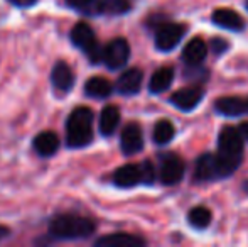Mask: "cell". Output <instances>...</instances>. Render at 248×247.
I'll return each instance as SVG.
<instances>
[{"instance_id": "7a4b0ae2", "label": "cell", "mask_w": 248, "mask_h": 247, "mask_svg": "<svg viewBox=\"0 0 248 247\" xmlns=\"http://www.w3.org/2000/svg\"><path fill=\"white\" fill-rule=\"evenodd\" d=\"M93 141V110L78 107L66 122V142L69 148H85Z\"/></svg>"}, {"instance_id": "603a6c76", "label": "cell", "mask_w": 248, "mask_h": 247, "mask_svg": "<svg viewBox=\"0 0 248 247\" xmlns=\"http://www.w3.org/2000/svg\"><path fill=\"white\" fill-rule=\"evenodd\" d=\"M132 9L128 0H100L98 2V12L105 16H122L127 14Z\"/></svg>"}, {"instance_id": "cb8c5ba5", "label": "cell", "mask_w": 248, "mask_h": 247, "mask_svg": "<svg viewBox=\"0 0 248 247\" xmlns=\"http://www.w3.org/2000/svg\"><path fill=\"white\" fill-rule=\"evenodd\" d=\"M187 220L194 229H206L211 222V212L204 207H194L187 215Z\"/></svg>"}, {"instance_id": "ac0fdd59", "label": "cell", "mask_w": 248, "mask_h": 247, "mask_svg": "<svg viewBox=\"0 0 248 247\" xmlns=\"http://www.w3.org/2000/svg\"><path fill=\"white\" fill-rule=\"evenodd\" d=\"M59 148V137L56 132L52 131H44L41 134L36 135L34 139V149L37 151V154L41 156H52Z\"/></svg>"}, {"instance_id": "2e32d148", "label": "cell", "mask_w": 248, "mask_h": 247, "mask_svg": "<svg viewBox=\"0 0 248 247\" xmlns=\"http://www.w3.org/2000/svg\"><path fill=\"white\" fill-rule=\"evenodd\" d=\"M113 183L120 188H132L140 183V168L137 165H124L113 173Z\"/></svg>"}, {"instance_id": "8992f818", "label": "cell", "mask_w": 248, "mask_h": 247, "mask_svg": "<svg viewBox=\"0 0 248 247\" xmlns=\"http://www.w3.org/2000/svg\"><path fill=\"white\" fill-rule=\"evenodd\" d=\"M128 58H130V46H128L127 39L117 37V39L110 41L103 48V58H101V61L107 65V68L120 69L127 65Z\"/></svg>"}, {"instance_id": "9a60e30c", "label": "cell", "mask_w": 248, "mask_h": 247, "mask_svg": "<svg viewBox=\"0 0 248 247\" xmlns=\"http://www.w3.org/2000/svg\"><path fill=\"white\" fill-rule=\"evenodd\" d=\"M206 54H208V46L201 37H194L184 46L183 51V61L189 66H198L204 61Z\"/></svg>"}, {"instance_id": "e0dca14e", "label": "cell", "mask_w": 248, "mask_h": 247, "mask_svg": "<svg viewBox=\"0 0 248 247\" xmlns=\"http://www.w3.org/2000/svg\"><path fill=\"white\" fill-rule=\"evenodd\" d=\"M145 241L137 235H130V234H111V235H105L100 237L96 241L98 247H140L144 246Z\"/></svg>"}, {"instance_id": "f1b7e54d", "label": "cell", "mask_w": 248, "mask_h": 247, "mask_svg": "<svg viewBox=\"0 0 248 247\" xmlns=\"http://www.w3.org/2000/svg\"><path fill=\"white\" fill-rule=\"evenodd\" d=\"M238 132H240V135H242L243 141H248V122H242V124H240Z\"/></svg>"}, {"instance_id": "ffe728a7", "label": "cell", "mask_w": 248, "mask_h": 247, "mask_svg": "<svg viewBox=\"0 0 248 247\" xmlns=\"http://www.w3.org/2000/svg\"><path fill=\"white\" fill-rule=\"evenodd\" d=\"M174 82V69L170 66H162L152 75L149 83V90L152 93H162L172 85Z\"/></svg>"}, {"instance_id": "5b68a950", "label": "cell", "mask_w": 248, "mask_h": 247, "mask_svg": "<svg viewBox=\"0 0 248 247\" xmlns=\"http://www.w3.org/2000/svg\"><path fill=\"white\" fill-rule=\"evenodd\" d=\"M186 34V26L176 22H164L157 27L155 31V48L159 51H167L174 49L177 44L181 43V39Z\"/></svg>"}, {"instance_id": "8fae6325", "label": "cell", "mask_w": 248, "mask_h": 247, "mask_svg": "<svg viewBox=\"0 0 248 247\" xmlns=\"http://www.w3.org/2000/svg\"><path fill=\"white\" fill-rule=\"evenodd\" d=\"M211 19L216 26L223 27V29H228V31L245 29V20H243V17L232 9H216L215 12H213Z\"/></svg>"}, {"instance_id": "7c38bea8", "label": "cell", "mask_w": 248, "mask_h": 247, "mask_svg": "<svg viewBox=\"0 0 248 247\" xmlns=\"http://www.w3.org/2000/svg\"><path fill=\"white\" fill-rule=\"evenodd\" d=\"M142 80H144V75H142V71L139 68L127 69V71L122 73L117 82L118 93H122V95H135V93L140 92Z\"/></svg>"}, {"instance_id": "30bf717a", "label": "cell", "mask_w": 248, "mask_h": 247, "mask_svg": "<svg viewBox=\"0 0 248 247\" xmlns=\"http://www.w3.org/2000/svg\"><path fill=\"white\" fill-rule=\"evenodd\" d=\"M51 82L58 92L66 93L73 88V85H75V73L69 68L68 63H64V61L56 63L51 73Z\"/></svg>"}, {"instance_id": "4316f807", "label": "cell", "mask_w": 248, "mask_h": 247, "mask_svg": "<svg viewBox=\"0 0 248 247\" xmlns=\"http://www.w3.org/2000/svg\"><path fill=\"white\" fill-rule=\"evenodd\" d=\"M66 2H68V5L73 7V9L83 10V9H86V7L92 5L95 0H66Z\"/></svg>"}, {"instance_id": "3957f363", "label": "cell", "mask_w": 248, "mask_h": 247, "mask_svg": "<svg viewBox=\"0 0 248 247\" xmlns=\"http://www.w3.org/2000/svg\"><path fill=\"white\" fill-rule=\"evenodd\" d=\"M95 232V224L90 218L78 215H58L51 220L49 234L56 239H83Z\"/></svg>"}, {"instance_id": "6da1fadb", "label": "cell", "mask_w": 248, "mask_h": 247, "mask_svg": "<svg viewBox=\"0 0 248 247\" xmlns=\"http://www.w3.org/2000/svg\"><path fill=\"white\" fill-rule=\"evenodd\" d=\"M215 158L219 178L230 176L236 171L243 158V139L238 129L232 125L221 129L218 135V154H215Z\"/></svg>"}, {"instance_id": "277c9868", "label": "cell", "mask_w": 248, "mask_h": 247, "mask_svg": "<svg viewBox=\"0 0 248 247\" xmlns=\"http://www.w3.org/2000/svg\"><path fill=\"white\" fill-rule=\"evenodd\" d=\"M71 41L76 48L83 49L92 63H100L103 58V48H100L93 29L86 22H78L71 31Z\"/></svg>"}, {"instance_id": "d6a6232c", "label": "cell", "mask_w": 248, "mask_h": 247, "mask_svg": "<svg viewBox=\"0 0 248 247\" xmlns=\"http://www.w3.org/2000/svg\"><path fill=\"white\" fill-rule=\"evenodd\" d=\"M247 9H248V0H247Z\"/></svg>"}, {"instance_id": "484cf974", "label": "cell", "mask_w": 248, "mask_h": 247, "mask_svg": "<svg viewBox=\"0 0 248 247\" xmlns=\"http://www.w3.org/2000/svg\"><path fill=\"white\" fill-rule=\"evenodd\" d=\"M211 49L216 54H221L228 49V43L225 39H221V37H215V39H211Z\"/></svg>"}, {"instance_id": "52a82bcc", "label": "cell", "mask_w": 248, "mask_h": 247, "mask_svg": "<svg viewBox=\"0 0 248 247\" xmlns=\"http://www.w3.org/2000/svg\"><path fill=\"white\" fill-rule=\"evenodd\" d=\"M184 161L176 154H166L160 163V181L164 185H176L184 176Z\"/></svg>"}, {"instance_id": "5bb4252c", "label": "cell", "mask_w": 248, "mask_h": 247, "mask_svg": "<svg viewBox=\"0 0 248 247\" xmlns=\"http://www.w3.org/2000/svg\"><path fill=\"white\" fill-rule=\"evenodd\" d=\"M215 109L221 115L238 117L242 114H247V100L240 97H221L215 102Z\"/></svg>"}, {"instance_id": "4fadbf2b", "label": "cell", "mask_w": 248, "mask_h": 247, "mask_svg": "<svg viewBox=\"0 0 248 247\" xmlns=\"http://www.w3.org/2000/svg\"><path fill=\"white\" fill-rule=\"evenodd\" d=\"M219 178L218 166H216L215 154H202L198 158L194 166V180L196 181H209V180Z\"/></svg>"}, {"instance_id": "9c48e42d", "label": "cell", "mask_w": 248, "mask_h": 247, "mask_svg": "<svg viewBox=\"0 0 248 247\" xmlns=\"http://www.w3.org/2000/svg\"><path fill=\"white\" fill-rule=\"evenodd\" d=\"M120 148L122 152L127 156H134L142 151L144 148V135L139 127V124H128L127 127L122 131L120 135Z\"/></svg>"}, {"instance_id": "7402d4cb", "label": "cell", "mask_w": 248, "mask_h": 247, "mask_svg": "<svg viewBox=\"0 0 248 247\" xmlns=\"http://www.w3.org/2000/svg\"><path fill=\"white\" fill-rule=\"evenodd\" d=\"M176 135V129L170 120H159L155 125H154V132H152V139L155 144L164 146L167 142H170Z\"/></svg>"}, {"instance_id": "d6986e66", "label": "cell", "mask_w": 248, "mask_h": 247, "mask_svg": "<svg viewBox=\"0 0 248 247\" xmlns=\"http://www.w3.org/2000/svg\"><path fill=\"white\" fill-rule=\"evenodd\" d=\"M120 124V109L117 105H107L100 114V132L103 135H111Z\"/></svg>"}, {"instance_id": "f546056e", "label": "cell", "mask_w": 248, "mask_h": 247, "mask_svg": "<svg viewBox=\"0 0 248 247\" xmlns=\"http://www.w3.org/2000/svg\"><path fill=\"white\" fill-rule=\"evenodd\" d=\"M7 234H9V229L3 227V225H0V241H2V239L5 237Z\"/></svg>"}, {"instance_id": "1f68e13d", "label": "cell", "mask_w": 248, "mask_h": 247, "mask_svg": "<svg viewBox=\"0 0 248 247\" xmlns=\"http://www.w3.org/2000/svg\"><path fill=\"white\" fill-rule=\"evenodd\" d=\"M247 112H248V99H247Z\"/></svg>"}, {"instance_id": "ba28073f", "label": "cell", "mask_w": 248, "mask_h": 247, "mask_svg": "<svg viewBox=\"0 0 248 247\" xmlns=\"http://www.w3.org/2000/svg\"><path fill=\"white\" fill-rule=\"evenodd\" d=\"M202 97H204V90L199 86H187V88H181L170 95V103L177 107L183 112H191L193 109L201 103Z\"/></svg>"}, {"instance_id": "44dd1931", "label": "cell", "mask_w": 248, "mask_h": 247, "mask_svg": "<svg viewBox=\"0 0 248 247\" xmlns=\"http://www.w3.org/2000/svg\"><path fill=\"white\" fill-rule=\"evenodd\" d=\"M111 90H113L111 83L103 76H93L85 85V93L92 99H107L110 97Z\"/></svg>"}, {"instance_id": "83f0119b", "label": "cell", "mask_w": 248, "mask_h": 247, "mask_svg": "<svg viewBox=\"0 0 248 247\" xmlns=\"http://www.w3.org/2000/svg\"><path fill=\"white\" fill-rule=\"evenodd\" d=\"M9 2L16 7H32L37 0H9Z\"/></svg>"}, {"instance_id": "d4e9b609", "label": "cell", "mask_w": 248, "mask_h": 247, "mask_svg": "<svg viewBox=\"0 0 248 247\" xmlns=\"http://www.w3.org/2000/svg\"><path fill=\"white\" fill-rule=\"evenodd\" d=\"M140 168V181H144L145 185H152L154 178H155V171H154V166L150 161H144Z\"/></svg>"}, {"instance_id": "4dcf8cb0", "label": "cell", "mask_w": 248, "mask_h": 247, "mask_svg": "<svg viewBox=\"0 0 248 247\" xmlns=\"http://www.w3.org/2000/svg\"><path fill=\"white\" fill-rule=\"evenodd\" d=\"M245 190H247V191H248V181H247V183H245Z\"/></svg>"}]
</instances>
